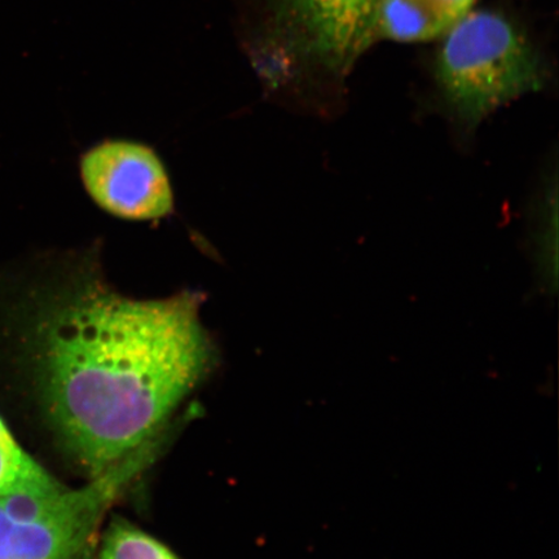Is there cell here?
Returning <instances> with one entry per match:
<instances>
[{"label":"cell","mask_w":559,"mask_h":559,"mask_svg":"<svg viewBox=\"0 0 559 559\" xmlns=\"http://www.w3.org/2000/svg\"><path fill=\"white\" fill-rule=\"evenodd\" d=\"M60 486L25 453L0 419V496Z\"/></svg>","instance_id":"cell-8"},{"label":"cell","mask_w":559,"mask_h":559,"mask_svg":"<svg viewBox=\"0 0 559 559\" xmlns=\"http://www.w3.org/2000/svg\"><path fill=\"white\" fill-rule=\"evenodd\" d=\"M202 300L123 296L93 249L0 272V311L23 324L55 429L93 478L150 443L207 372Z\"/></svg>","instance_id":"cell-1"},{"label":"cell","mask_w":559,"mask_h":559,"mask_svg":"<svg viewBox=\"0 0 559 559\" xmlns=\"http://www.w3.org/2000/svg\"><path fill=\"white\" fill-rule=\"evenodd\" d=\"M81 175L91 198L111 215L152 221L171 213L169 177L148 146L124 140L96 145L83 156Z\"/></svg>","instance_id":"cell-5"},{"label":"cell","mask_w":559,"mask_h":559,"mask_svg":"<svg viewBox=\"0 0 559 559\" xmlns=\"http://www.w3.org/2000/svg\"><path fill=\"white\" fill-rule=\"evenodd\" d=\"M475 0H381L374 37L424 41L440 37L471 12Z\"/></svg>","instance_id":"cell-6"},{"label":"cell","mask_w":559,"mask_h":559,"mask_svg":"<svg viewBox=\"0 0 559 559\" xmlns=\"http://www.w3.org/2000/svg\"><path fill=\"white\" fill-rule=\"evenodd\" d=\"M99 559H179L155 537L117 519L105 530Z\"/></svg>","instance_id":"cell-9"},{"label":"cell","mask_w":559,"mask_h":559,"mask_svg":"<svg viewBox=\"0 0 559 559\" xmlns=\"http://www.w3.org/2000/svg\"><path fill=\"white\" fill-rule=\"evenodd\" d=\"M381 0H261L253 53L272 88L314 99L340 95L376 41Z\"/></svg>","instance_id":"cell-2"},{"label":"cell","mask_w":559,"mask_h":559,"mask_svg":"<svg viewBox=\"0 0 559 559\" xmlns=\"http://www.w3.org/2000/svg\"><path fill=\"white\" fill-rule=\"evenodd\" d=\"M152 440L90 485L0 496V559H83L102 519L153 456Z\"/></svg>","instance_id":"cell-4"},{"label":"cell","mask_w":559,"mask_h":559,"mask_svg":"<svg viewBox=\"0 0 559 559\" xmlns=\"http://www.w3.org/2000/svg\"><path fill=\"white\" fill-rule=\"evenodd\" d=\"M557 157L543 174L540 188L531 206L530 249L536 280L547 295L558 285V177Z\"/></svg>","instance_id":"cell-7"},{"label":"cell","mask_w":559,"mask_h":559,"mask_svg":"<svg viewBox=\"0 0 559 559\" xmlns=\"http://www.w3.org/2000/svg\"><path fill=\"white\" fill-rule=\"evenodd\" d=\"M547 79L526 34L493 11L467 13L445 34L435 64L438 103L463 144L486 118L543 90Z\"/></svg>","instance_id":"cell-3"}]
</instances>
